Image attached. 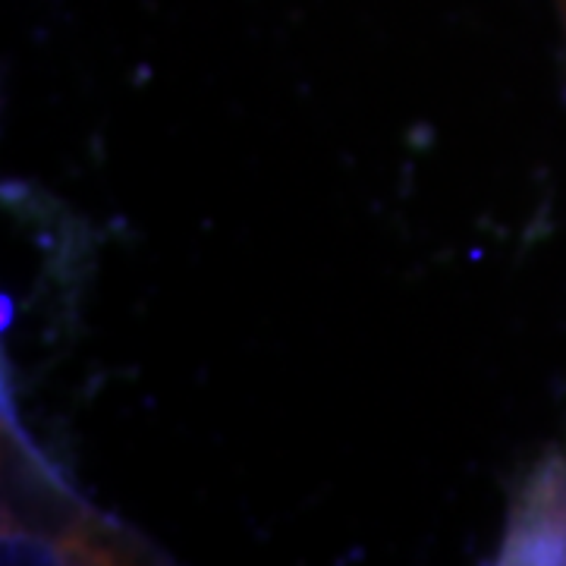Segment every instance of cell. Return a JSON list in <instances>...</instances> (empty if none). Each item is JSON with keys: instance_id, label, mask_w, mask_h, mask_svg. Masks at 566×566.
Wrapping results in <instances>:
<instances>
[{"instance_id": "6da1fadb", "label": "cell", "mask_w": 566, "mask_h": 566, "mask_svg": "<svg viewBox=\"0 0 566 566\" xmlns=\"http://www.w3.org/2000/svg\"><path fill=\"white\" fill-rule=\"evenodd\" d=\"M510 560L523 564H566V463L542 465L528 488L523 516L513 528Z\"/></svg>"}, {"instance_id": "7a4b0ae2", "label": "cell", "mask_w": 566, "mask_h": 566, "mask_svg": "<svg viewBox=\"0 0 566 566\" xmlns=\"http://www.w3.org/2000/svg\"><path fill=\"white\" fill-rule=\"evenodd\" d=\"M560 3V13H564V25H566V0H557Z\"/></svg>"}]
</instances>
